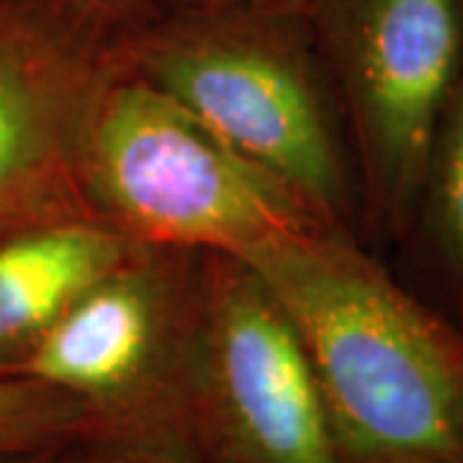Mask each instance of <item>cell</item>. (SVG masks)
<instances>
[{
    "instance_id": "cell-1",
    "label": "cell",
    "mask_w": 463,
    "mask_h": 463,
    "mask_svg": "<svg viewBox=\"0 0 463 463\" xmlns=\"http://www.w3.org/2000/svg\"><path fill=\"white\" fill-rule=\"evenodd\" d=\"M294 322L340 463H463V327L392 279L347 227L250 260Z\"/></svg>"
},
{
    "instance_id": "cell-2",
    "label": "cell",
    "mask_w": 463,
    "mask_h": 463,
    "mask_svg": "<svg viewBox=\"0 0 463 463\" xmlns=\"http://www.w3.org/2000/svg\"><path fill=\"white\" fill-rule=\"evenodd\" d=\"M129 65L281 181L322 222L347 227L353 183L304 14L152 16Z\"/></svg>"
},
{
    "instance_id": "cell-3",
    "label": "cell",
    "mask_w": 463,
    "mask_h": 463,
    "mask_svg": "<svg viewBox=\"0 0 463 463\" xmlns=\"http://www.w3.org/2000/svg\"><path fill=\"white\" fill-rule=\"evenodd\" d=\"M85 183L99 219L147 248L250 263L327 227L132 65L100 103Z\"/></svg>"
},
{
    "instance_id": "cell-4",
    "label": "cell",
    "mask_w": 463,
    "mask_h": 463,
    "mask_svg": "<svg viewBox=\"0 0 463 463\" xmlns=\"http://www.w3.org/2000/svg\"><path fill=\"white\" fill-rule=\"evenodd\" d=\"M196 276L199 255L137 245L0 373L78 399L96 422L93 443L191 456Z\"/></svg>"
},
{
    "instance_id": "cell-5",
    "label": "cell",
    "mask_w": 463,
    "mask_h": 463,
    "mask_svg": "<svg viewBox=\"0 0 463 463\" xmlns=\"http://www.w3.org/2000/svg\"><path fill=\"white\" fill-rule=\"evenodd\" d=\"M304 18L343 100L365 219L386 240L404 237L463 70L461 3L309 0Z\"/></svg>"
},
{
    "instance_id": "cell-6",
    "label": "cell",
    "mask_w": 463,
    "mask_h": 463,
    "mask_svg": "<svg viewBox=\"0 0 463 463\" xmlns=\"http://www.w3.org/2000/svg\"><path fill=\"white\" fill-rule=\"evenodd\" d=\"M132 29L72 0H0V242L99 219L88 145Z\"/></svg>"
},
{
    "instance_id": "cell-7",
    "label": "cell",
    "mask_w": 463,
    "mask_h": 463,
    "mask_svg": "<svg viewBox=\"0 0 463 463\" xmlns=\"http://www.w3.org/2000/svg\"><path fill=\"white\" fill-rule=\"evenodd\" d=\"M188 435L199 463H340L294 322L230 255H199Z\"/></svg>"
},
{
    "instance_id": "cell-8",
    "label": "cell",
    "mask_w": 463,
    "mask_h": 463,
    "mask_svg": "<svg viewBox=\"0 0 463 463\" xmlns=\"http://www.w3.org/2000/svg\"><path fill=\"white\" fill-rule=\"evenodd\" d=\"M137 248L103 219H72L0 242V368L14 364Z\"/></svg>"
},
{
    "instance_id": "cell-9",
    "label": "cell",
    "mask_w": 463,
    "mask_h": 463,
    "mask_svg": "<svg viewBox=\"0 0 463 463\" xmlns=\"http://www.w3.org/2000/svg\"><path fill=\"white\" fill-rule=\"evenodd\" d=\"M417 224H425L435 260L463 312V70L432 139Z\"/></svg>"
},
{
    "instance_id": "cell-10",
    "label": "cell",
    "mask_w": 463,
    "mask_h": 463,
    "mask_svg": "<svg viewBox=\"0 0 463 463\" xmlns=\"http://www.w3.org/2000/svg\"><path fill=\"white\" fill-rule=\"evenodd\" d=\"M93 440L96 422L78 399L44 381L0 373V458Z\"/></svg>"
},
{
    "instance_id": "cell-11",
    "label": "cell",
    "mask_w": 463,
    "mask_h": 463,
    "mask_svg": "<svg viewBox=\"0 0 463 463\" xmlns=\"http://www.w3.org/2000/svg\"><path fill=\"white\" fill-rule=\"evenodd\" d=\"M155 16L214 14H304L309 0H145Z\"/></svg>"
},
{
    "instance_id": "cell-12",
    "label": "cell",
    "mask_w": 463,
    "mask_h": 463,
    "mask_svg": "<svg viewBox=\"0 0 463 463\" xmlns=\"http://www.w3.org/2000/svg\"><path fill=\"white\" fill-rule=\"evenodd\" d=\"M52 463H199L175 450L118 443H75L54 453Z\"/></svg>"
},
{
    "instance_id": "cell-13",
    "label": "cell",
    "mask_w": 463,
    "mask_h": 463,
    "mask_svg": "<svg viewBox=\"0 0 463 463\" xmlns=\"http://www.w3.org/2000/svg\"><path fill=\"white\" fill-rule=\"evenodd\" d=\"M72 3H80L85 8H93V11L114 18L118 24H124V26H139V24H145V21L155 16L145 0H72Z\"/></svg>"
},
{
    "instance_id": "cell-14",
    "label": "cell",
    "mask_w": 463,
    "mask_h": 463,
    "mask_svg": "<svg viewBox=\"0 0 463 463\" xmlns=\"http://www.w3.org/2000/svg\"><path fill=\"white\" fill-rule=\"evenodd\" d=\"M57 453V450H54ZM54 453H32V456H11V458H0V463H52Z\"/></svg>"
},
{
    "instance_id": "cell-15",
    "label": "cell",
    "mask_w": 463,
    "mask_h": 463,
    "mask_svg": "<svg viewBox=\"0 0 463 463\" xmlns=\"http://www.w3.org/2000/svg\"><path fill=\"white\" fill-rule=\"evenodd\" d=\"M458 3H461V8H463V0H458Z\"/></svg>"
}]
</instances>
